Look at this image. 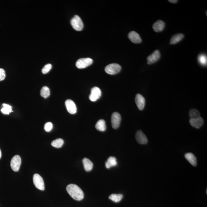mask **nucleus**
<instances>
[{
	"instance_id": "423d86ee",
	"label": "nucleus",
	"mask_w": 207,
	"mask_h": 207,
	"mask_svg": "<svg viewBox=\"0 0 207 207\" xmlns=\"http://www.w3.org/2000/svg\"><path fill=\"white\" fill-rule=\"evenodd\" d=\"M21 164V158L19 155H16L12 159L10 162V167L14 172H18L19 170Z\"/></svg>"
},
{
	"instance_id": "dca6fc26",
	"label": "nucleus",
	"mask_w": 207,
	"mask_h": 207,
	"mask_svg": "<svg viewBox=\"0 0 207 207\" xmlns=\"http://www.w3.org/2000/svg\"><path fill=\"white\" fill-rule=\"evenodd\" d=\"M84 170L86 172H89L92 170L93 165L92 162L89 159L84 158L82 160Z\"/></svg>"
},
{
	"instance_id": "0eeeda50",
	"label": "nucleus",
	"mask_w": 207,
	"mask_h": 207,
	"mask_svg": "<svg viewBox=\"0 0 207 207\" xmlns=\"http://www.w3.org/2000/svg\"><path fill=\"white\" fill-rule=\"evenodd\" d=\"M121 117L119 113L114 112L112 114L111 116V123L112 127L114 129H117L119 127Z\"/></svg>"
},
{
	"instance_id": "a211bd4d",
	"label": "nucleus",
	"mask_w": 207,
	"mask_h": 207,
	"mask_svg": "<svg viewBox=\"0 0 207 207\" xmlns=\"http://www.w3.org/2000/svg\"><path fill=\"white\" fill-rule=\"evenodd\" d=\"M184 37L183 34H175L172 37L170 40V44H175L182 40Z\"/></svg>"
},
{
	"instance_id": "5701e85b",
	"label": "nucleus",
	"mask_w": 207,
	"mask_h": 207,
	"mask_svg": "<svg viewBox=\"0 0 207 207\" xmlns=\"http://www.w3.org/2000/svg\"><path fill=\"white\" fill-rule=\"evenodd\" d=\"M64 144V141L61 139H56L51 142L52 146L55 148H61Z\"/></svg>"
},
{
	"instance_id": "412c9836",
	"label": "nucleus",
	"mask_w": 207,
	"mask_h": 207,
	"mask_svg": "<svg viewBox=\"0 0 207 207\" xmlns=\"http://www.w3.org/2000/svg\"><path fill=\"white\" fill-rule=\"evenodd\" d=\"M123 197V195L122 194H113L109 196V199L114 202L118 203L122 200Z\"/></svg>"
},
{
	"instance_id": "9b49d317",
	"label": "nucleus",
	"mask_w": 207,
	"mask_h": 207,
	"mask_svg": "<svg viewBox=\"0 0 207 207\" xmlns=\"http://www.w3.org/2000/svg\"><path fill=\"white\" fill-rule=\"evenodd\" d=\"M136 140L139 144H146L148 142V139L145 134L141 130H138L135 134Z\"/></svg>"
},
{
	"instance_id": "f03ea898",
	"label": "nucleus",
	"mask_w": 207,
	"mask_h": 207,
	"mask_svg": "<svg viewBox=\"0 0 207 207\" xmlns=\"http://www.w3.org/2000/svg\"><path fill=\"white\" fill-rule=\"evenodd\" d=\"M71 24L72 27L76 30L81 31L83 28V24L80 17L78 15H75L71 20Z\"/></svg>"
},
{
	"instance_id": "7c9ffc66",
	"label": "nucleus",
	"mask_w": 207,
	"mask_h": 207,
	"mask_svg": "<svg viewBox=\"0 0 207 207\" xmlns=\"http://www.w3.org/2000/svg\"><path fill=\"white\" fill-rule=\"evenodd\" d=\"M1 156H2L1 151V150H0V159L1 158Z\"/></svg>"
},
{
	"instance_id": "7ed1b4c3",
	"label": "nucleus",
	"mask_w": 207,
	"mask_h": 207,
	"mask_svg": "<svg viewBox=\"0 0 207 207\" xmlns=\"http://www.w3.org/2000/svg\"><path fill=\"white\" fill-rule=\"evenodd\" d=\"M121 70V67L117 63H112L109 65L105 68L106 73L109 75H114L119 73Z\"/></svg>"
},
{
	"instance_id": "1a4fd4ad",
	"label": "nucleus",
	"mask_w": 207,
	"mask_h": 207,
	"mask_svg": "<svg viewBox=\"0 0 207 207\" xmlns=\"http://www.w3.org/2000/svg\"><path fill=\"white\" fill-rule=\"evenodd\" d=\"M160 58V53L158 50L155 51L147 58V63L151 65L157 61Z\"/></svg>"
},
{
	"instance_id": "393cba45",
	"label": "nucleus",
	"mask_w": 207,
	"mask_h": 207,
	"mask_svg": "<svg viewBox=\"0 0 207 207\" xmlns=\"http://www.w3.org/2000/svg\"><path fill=\"white\" fill-rule=\"evenodd\" d=\"M3 108L2 109L1 111L5 114H9V113L13 112L12 109V107L10 105L3 104Z\"/></svg>"
},
{
	"instance_id": "b1692460",
	"label": "nucleus",
	"mask_w": 207,
	"mask_h": 207,
	"mask_svg": "<svg viewBox=\"0 0 207 207\" xmlns=\"http://www.w3.org/2000/svg\"><path fill=\"white\" fill-rule=\"evenodd\" d=\"M189 115L190 119H196L201 117L199 111L194 109H193L190 110Z\"/></svg>"
},
{
	"instance_id": "2eb2a0df",
	"label": "nucleus",
	"mask_w": 207,
	"mask_h": 207,
	"mask_svg": "<svg viewBox=\"0 0 207 207\" xmlns=\"http://www.w3.org/2000/svg\"><path fill=\"white\" fill-rule=\"evenodd\" d=\"M165 25L164 22L161 20H158L153 24V30L157 32H162L164 29Z\"/></svg>"
},
{
	"instance_id": "6e6552de",
	"label": "nucleus",
	"mask_w": 207,
	"mask_h": 207,
	"mask_svg": "<svg viewBox=\"0 0 207 207\" xmlns=\"http://www.w3.org/2000/svg\"><path fill=\"white\" fill-rule=\"evenodd\" d=\"M101 91L99 88L94 87L91 89V94L89 96V99L91 101H96L101 97Z\"/></svg>"
},
{
	"instance_id": "4468645a",
	"label": "nucleus",
	"mask_w": 207,
	"mask_h": 207,
	"mask_svg": "<svg viewBox=\"0 0 207 207\" xmlns=\"http://www.w3.org/2000/svg\"><path fill=\"white\" fill-rule=\"evenodd\" d=\"M189 123L192 127L199 129L203 125L204 120L202 117H200L198 118L190 119Z\"/></svg>"
},
{
	"instance_id": "f257e3e1",
	"label": "nucleus",
	"mask_w": 207,
	"mask_h": 207,
	"mask_svg": "<svg viewBox=\"0 0 207 207\" xmlns=\"http://www.w3.org/2000/svg\"><path fill=\"white\" fill-rule=\"evenodd\" d=\"M66 191L74 199L81 201L83 199L84 193L78 186L75 184H71L67 186Z\"/></svg>"
},
{
	"instance_id": "4be33fe9",
	"label": "nucleus",
	"mask_w": 207,
	"mask_h": 207,
	"mask_svg": "<svg viewBox=\"0 0 207 207\" xmlns=\"http://www.w3.org/2000/svg\"><path fill=\"white\" fill-rule=\"evenodd\" d=\"M50 90L47 86H45L42 88L40 91L41 96L45 98H46L50 96Z\"/></svg>"
},
{
	"instance_id": "f3484780",
	"label": "nucleus",
	"mask_w": 207,
	"mask_h": 207,
	"mask_svg": "<svg viewBox=\"0 0 207 207\" xmlns=\"http://www.w3.org/2000/svg\"><path fill=\"white\" fill-rule=\"evenodd\" d=\"M185 157L193 166L197 165V158L195 155L191 153H188L185 155Z\"/></svg>"
},
{
	"instance_id": "39448f33",
	"label": "nucleus",
	"mask_w": 207,
	"mask_h": 207,
	"mask_svg": "<svg viewBox=\"0 0 207 207\" xmlns=\"http://www.w3.org/2000/svg\"><path fill=\"white\" fill-rule=\"evenodd\" d=\"M33 182L34 185L37 189L44 191L45 184L42 177L38 174H34L33 176Z\"/></svg>"
},
{
	"instance_id": "f8f14e48",
	"label": "nucleus",
	"mask_w": 207,
	"mask_h": 207,
	"mask_svg": "<svg viewBox=\"0 0 207 207\" xmlns=\"http://www.w3.org/2000/svg\"><path fill=\"white\" fill-rule=\"evenodd\" d=\"M136 105L139 110H142L145 108L146 100L141 95L137 94L135 98Z\"/></svg>"
},
{
	"instance_id": "20e7f679",
	"label": "nucleus",
	"mask_w": 207,
	"mask_h": 207,
	"mask_svg": "<svg viewBox=\"0 0 207 207\" xmlns=\"http://www.w3.org/2000/svg\"><path fill=\"white\" fill-rule=\"evenodd\" d=\"M93 62V60L90 58H81L76 62V65L79 69H83L91 65Z\"/></svg>"
},
{
	"instance_id": "6ab92c4d",
	"label": "nucleus",
	"mask_w": 207,
	"mask_h": 207,
	"mask_svg": "<svg viewBox=\"0 0 207 207\" xmlns=\"http://www.w3.org/2000/svg\"><path fill=\"white\" fill-rule=\"evenodd\" d=\"M95 127L98 130L101 131V132L106 130V125L105 121L103 119L98 121L96 124Z\"/></svg>"
},
{
	"instance_id": "c85d7f7f",
	"label": "nucleus",
	"mask_w": 207,
	"mask_h": 207,
	"mask_svg": "<svg viewBox=\"0 0 207 207\" xmlns=\"http://www.w3.org/2000/svg\"><path fill=\"white\" fill-rule=\"evenodd\" d=\"M6 77V72L3 69L0 68V81H2Z\"/></svg>"
},
{
	"instance_id": "a878e982",
	"label": "nucleus",
	"mask_w": 207,
	"mask_h": 207,
	"mask_svg": "<svg viewBox=\"0 0 207 207\" xmlns=\"http://www.w3.org/2000/svg\"><path fill=\"white\" fill-rule=\"evenodd\" d=\"M198 60L200 65L205 66L207 65V56L203 54H200L198 57Z\"/></svg>"
},
{
	"instance_id": "c756f323",
	"label": "nucleus",
	"mask_w": 207,
	"mask_h": 207,
	"mask_svg": "<svg viewBox=\"0 0 207 207\" xmlns=\"http://www.w3.org/2000/svg\"><path fill=\"white\" fill-rule=\"evenodd\" d=\"M168 1L170 2V3H175L177 2L178 1H176V0H171H171H169Z\"/></svg>"
},
{
	"instance_id": "9d476101",
	"label": "nucleus",
	"mask_w": 207,
	"mask_h": 207,
	"mask_svg": "<svg viewBox=\"0 0 207 207\" xmlns=\"http://www.w3.org/2000/svg\"><path fill=\"white\" fill-rule=\"evenodd\" d=\"M67 110L69 113L75 114L77 112V108L75 103L71 99H67L65 103Z\"/></svg>"
},
{
	"instance_id": "bb28decb",
	"label": "nucleus",
	"mask_w": 207,
	"mask_h": 207,
	"mask_svg": "<svg viewBox=\"0 0 207 207\" xmlns=\"http://www.w3.org/2000/svg\"><path fill=\"white\" fill-rule=\"evenodd\" d=\"M52 65L51 64H48L45 66L42 70V72L44 74L47 73L51 70Z\"/></svg>"
},
{
	"instance_id": "aec40b11",
	"label": "nucleus",
	"mask_w": 207,
	"mask_h": 207,
	"mask_svg": "<svg viewBox=\"0 0 207 207\" xmlns=\"http://www.w3.org/2000/svg\"><path fill=\"white\" fill-rule=\"evenodd\" d=\"M117 165L116 158L114 157H110L106 162V167L107 168H110L112 167L115 166Z\"/></svg>"
},
{
	"instance_id": "cd10ccee",
	"label": "nucleus",
	"mask_w": 207,
	"mask_h": 207,
	"mask_svg": "<svg viewBox=\"0 0 207 207\" xmlns=\"http://www.w3.org/2000/svg\"><path fill=\"white\" fill-rule=\"evenodd\" d=\"M53 128V124L50 122H48L45 125L44 129L46 132H50Z\"/></svg>"
},
{
	"instance_id": "ddd939ff",
	"label": "nucleus",
	"mask_w": 207,
	"mask_h": 207,
	"mask_svg": "<svg viewBox=\"0 0 207 207\" xmlns=\"http://www.w3.org/2000/svg\"><path fill=\"white\" fill-rule=\"evenodd\" d=\"M128 38L132 42L135 44H139L141 42V39L137 33L135 31L130 32L128 34Z\"/></svg>"
}]
</instances>
